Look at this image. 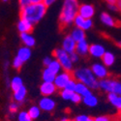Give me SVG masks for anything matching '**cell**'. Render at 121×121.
Segmentation results:
<instances>
[{
  "label": "cell",
  "mask_w": 121,
  "mask_h": 121,
  "mask_svg": "<svg viewBox=\"0 0 121 121\" xmlns=\"http://www.w3.org/2000/svg\"><path fill=\"white\" fill-rule=\"evenodd\" d=\"M72 37L75 39V41H77V42H79V41H82V40H84L85 34H84L83 29H82V28L75 29L73 31V33H72Z\"/></svg>",
  "instance_id": "obj_21"
},
{
  "label": "cell",
  "mask_w": 121,
  "mask_h": 121,
  "mask_svg": "<svg viewBox=\"0 0 121 121\" xmlns=\"http://www.w3.org/2000/svg\"><path fill=\"white\" fill-rule=\"evenodd\" d=\"M31 4H38V3H42L44 0H30Z\"/></svg>",
  "instance_id": "obj_41"
},
{
  "label": "cell",
  "mask_w": 121,
  "mask_h": 121,
  "mask_svg": "<svg viewBox=\"0 0 121 121\" xmlns=\"http://www.w3.org/2000/svg\"><path fill=\"white\" fill-rule=\"evenodd\" d=\"M60 121H75V120H72V119H67V118H63V119H61Z\"/></svg>",
  "instance_id": "obj_43"
},
{
  "label": "cell",
  "mask_w": 121,
  "mask_h": 121,
  "mask_svg": "<svg viewBox=\"0 0 121 121\" xmlns=\"http://www.w3.org/2000/svg\"><path fill=\"white\" fill-rule=\"evenodd\" d=\"M78 1L65 0L63 9L59 17V31L61 33L67 29L70 23L75 21V18L77 17L76 16L78 15Z\"/></svg>",
  "instance_id": "obj_1"
},
{
  "label": "cell",
  "mask_w": 121,
  "mask_h": 121,
  "mask_svg": "<svg viewBox=\"0 0 121 121\" xmlns=\"http://www.w3.org/2000/svg\"><path fill=\"white\" fill-rule=\"evenodd\" d=\"M74 94H75V91H70V90H67V89H62L61 92H60L61 97L66 101H71Z\"/></svg>",
  "instance_id": "obj_28"
},
{
  "label": "cell",
  "mask_w": 121,
  "mask_h": 121,
  "mask_svg": "<svg viewBox=\"0 0 121 121\" xmlns=\"http://www.w3.org/2000/svg\"><path fill=\"white\" fill-rule=\"evenodd\" d=\"M56 78V75L53 74L48 68H47L44 73H43V78H44V82H54Z\"/></svg>",
  "instance_id": "obj_22"
},
{
  "label": "cell",
  "mask_w": 121,
  "mask_h": 121,
  "mask_svg": "<svg viewBox=\"0 0 121 121\" xmlns=\"http://www.w3.org/2000/svg\"><path fill=\"white\" fill-rule=\"evenodd\" d=\"M72 79H75V75L73 71H70V72H64L63 74H60L58 76H56L55 80H54V84L56 85L57 89H64L67 85V83Z\"/></svg>",
  "instance_id": "obj_6"
},
{
  "label": "cell",
  "mask_w": 121,
  "mask_h": 121,
  "mask_svg": "<svg viewBox=\"0 0 121 121\" xmlns=\"http://www.w3.org/2000/svg\"><path fill=\"white\" fill-rule=\"evenodd\" d=\"M54 1H55V0H44V3L48 7L50 4H52Z\"/></svg>",
  "instance_id": "obj_39"
},
{
  "label": "cell",
  "mask_w": 121,
  "mask_h": 121,
  "mask_svg": "<svg viewBox=\"0 0 121 121\" xmlns=\"http://www.w3.org/2000/svg\"><path fill=\"white\" fill-rule=\"evenodd\" d=\"M63 48H64V50H66V52L69 53L75 52V50L77 48V45H76L75 39L72 36L66 37V39L63 42Z\"/></svg>",
  "instance_id": "obj_11"
},
{
  "label": "cell",
  "mask_w": 121,
  "mask_h": 121,
  "mask_svg": "<svg viewBox=\"0 0 121 121\" xmlns=\"http://www.w3.org/2000/svg\"><path fill=\"white\" fill-rule=\"evenodd\" d=\"M75 22L77 24V26L78 28H82V29H88L89 27H91L92 25V22L90 19H87V18H83L82 17L80 16H77V17L75 18Z\"/></svg>",
  "instance_id": "obj_14"
},
{
  "label": "cell",
  "mask_w": 121,
  "mask_h": 121,
  "mask_svg": "<svg viewBox=\"0 0 121 121\" xmlns=\"http://www.w3.org/2000/svg\"><path fill=\"white\" fill-rule=\"evenodd\" d=\"M94 121H112V119L106 115H100V116H96L94 118Z\"/></svg>",
  "instance_id": "obj_35"
},
{
  "label": "cell",
  "mask_w": 121,
  "mask_h": 121,
  "mask_svg": "<svg viewBox=\"0 0 121 121\" xmlns=\"http://www.w3.org/2000/svg\"><path fill=\"white\" fill-rule=\"evenodd\" d=\"M102 60L106 66H110L114 62V56L110 52H105L102 56Z\"/></svg>",
  "instance_id": "obj_24"
},
{
  "label": "cell",
  "mask_w": 121,
  "mask_h": 121,
  "mask_svg": "<svg viewBox=\"0 0 121 121\" xmlns=\"http://www.w3.org/2000/svg\"><path fill=\"white\" fill-rule=\"evenodd\" d=\"M75 121H94V118L90 117L88 115H85V114H80V115L76 116Z\"/></svg>",
  "instance_id": "obj_33"
},
{
  "label": "cell",
  "mask_w": 121,
  "mask_h": 121,
  "mask_svg": "<svg viewBox=\"0 0 121 121\" xmlns=\"http://www.w3.org/2000/svg\"><path fill=\"white\" fill-rule=\"evenodd\" d=\"M3 1H7V0H3Z\"/></svg>",
  "instance_id": "obj_46"
},
{
  "label": "cell",
  "mask_w": 121,
  "mask_h": 121,
  "mask_svg": "<svg viewBox=\"0 0 121 121\" xmlns=\"http://www.w3.org/2000/svg\"><path fill=\"white\" fill-rule=\"evenodd\" d=\"M18 108H19V103L16 102V101L9 105V112L11 113H16L18 110Z\"/></svg>",
  "instance_id": "obj_31"
},
{
  "label": "cell",
  "mask_w": 121,
  "mask_h": 121,
  "mask_svg": "<svg viewBox=\"0 0 121 121\" xmlns=\"http://www.w3.org/2000/svg\"><path fill=\"white\" fill-rule=\"evenodd\" d=\"M74 1H78V0H74Z\"/></svg>",
  "instance_id": "obj_47"
},
{
  "label": "cell",
  "mask_w": 121,
  "mask_h": 121,
  "mask_svg": "<svg viewBox=\"0 0 121 121\" xmlns=\"http://www.w3.org/2000/svg\"><path fill=\"white\" fill-rule=\"evenodd\" d=\"M113 43H114V44H115V45H116L117 47H119V48H121V42H120V43H117V42H113Z\"/></svg>",
  "instance_id": "obj_44"
},
{
  "label": "cell",
  "mask_w": 121,
  "mask_h": 121,
  "mask_svg": "<svg viewBox=\"0 0 121 121\" xmlns=\"http://www.w3.org/2000/svg\"><path fill=\"white\" fill-rule=\"evenodd\" d=\"M116 7H117V9L119 10V11L121 12V0H117V1H116Z\"/></svg>",
  "instance_id": "obj_40"
},
{
  "label": "cell",
  "mask_w": 121,
  "mask_h": 121,
  "mask_svg": "<svg viewBox=\"0 0 121 121\" xmlns=\"http://www.w3.org/2000/svg\"><path fill=\"white\" fill-rule=\"evenodd\" d=\"M55 102L50 99L48 97H44L42 98L41 100H40L39 102V107L40 108H41L42 110H44V112H52V110L54 109L55 108Z\"/></svg>",
  "instance_id": "obj_8"
},
{
  "label": "cell",
  "mask_w": 121,
  "mask_h": 121,
  "mask_svg": "<svg viewBox=\"0 0 121 121\" xmlns=\"http://www.w3.org/2000/svg\"><path fill=\"white\" fill-rule=\"evenodd\" d=\"M90 54H92L94 56H101L102 57L103 54L105 53L104 52V48L101 47V46H98V45H91L88 48Z\"/></svg>",
  "instance_id": "obj_19"
},
{
  "label": "cell",
  "mask_w": 121,
  "mask_h": 121,
  "mask_svg": "<svg viewBox=\"0 0 121 121\" xmlns=\"http://www.w3.org/2000/svg\"><path fill=\"white\" fill-rule=\"evenodd\" d=\"M47 9L48 6L45 3L30 4L27 7L21 8V19H27L31 23H36L46 14Z\"/></svg>",
  "instance_id": "obj_2"
},
{
  "label": "cell",
  "mask_w": 121,
  "mask_h": 121,
  "mask_svg": "<svg viewBox=\"0 0 121 121\" xmlns=\"http://www.w3.org/2000/svg\"><path fill=\"white\" fill-rule=\"evenodd\" d=\"M52 55L57 58L58 62L62 66L65 72L72 71V61L67 54L66 50L63 49H53L52 50Z\"/></svg>",
  "instance_id": "obj_5"
},
{
  "label": "cell",
  "mask_w": 121,
  "mask_h": 121,
  "mask_svg": "<svg viewBox=\"0 0 121 121\" xmlns=\"http://www.w3.org/2000/svg\"><path fill=\"white\" fill-rule=\"evenodd\" d=\"M28 112L30 116H31V118L34 120V119H37L40 116V114H41V108H40V107H37V106H32L29 108Z\"/></svg>",
  "instance_id": "obj_25"
},
{
  "label": "cell",
  "mask_w": 121,
  "mask_h": 121,
  "mask_svg": "<svg viewBox=\"0 0 121 121\" xmlns=\"http://www.w3.org/2000/svg\"><path fill=\"white\" fill-rule=\"evenodd\" d=\"M75 78L79 82H82L89 88L97 89L100 87V83L93 75L92 70L89 69H79L74 72Z\"/></svg>",
  "instance_id": "obj_3"
},
{
  "label": "cell",
  "mask_w": 121,
  "mask_h": 121,
  "mask_svg": "<svg viewBox=\"0 0 121 121\" xmlns=\"http://www.w3.org/2000/svg\"><path fill=\"white\" fill-rule=\"evenodd\" d=\"M33 119L30 116L28 112H25V110H22L18 113L17 115V121H32Z\"/></svg>",
  "instance_id": "obj_29"
},
{
  "label": "cell",
  "mask_w": 121,
  "mask_h": 121,
  "mask_svg": "<svg viewBox=\"0 0 121 121\" xmlns=\"http://www.w3.org/2000/svg\"><path fill=\"white\" fill-rule=\"evenodd\" d=\"M31 1L30 0H19V4H21V8H24L30 5Z\"/></svg>",
  "instance_id": "obj_36"
},
{
  "label": "cell",
  "mask_w": 121,
  "mask_h": 121,
  "mask_svg": "<svg viewBox=\"0 0 121 121\" xmlns=\"http://www.w3.org/2000/svg\"><path fill=\"white\" fill-rule=\"evenodd\" d=\"M18 29L19 31H21L22 33H32L33 31V25L32 23L28 22L27 19H21V22H19L18 23Z\"/></svg>",
  "instance_id": "obj_13"
},
{
  "label": "cell",
  "mask_w": 121,
  "mask_h": 121,
  "mask_svg": "<svg viewBox=\"0 0 121 121\" xmlns=\"http://www.w3.org/2000/svg\"><path fill=\"white\" fill-rule=\"evenodd\" d=\"M100 87L108 93H114L121 96V82L117 79H101Z\"/></svg>",
  "instance_id": "obj_4"
},
{
  "label": "cell",
  "mask_w": 121,
  "mask_h": 121,
  "mask_svg": "<svg viewBox=\"0 0 121 121\" xmlns=\"http://www.w3.org/2000/svg\"><path fill=\"white\" fill-rule=\"evenodd\" d=\"M21 36H22V39L23 43H24L26 46H28V47H33V46L35 45V40L33 39V37L29 36V34L22 33Z\"/></svg>",
  "instance_id": "obj_26"
},
{
  "label": "cell",
  "mask_w": 121,
  "mask_h": 121,
  "mask_svg": "<svg viewBox=\"0 0 121 121\" xmlns=\"http://www.w3.org/2000/svg\"><path fill=\"white\" fill-rule=\"evenodd\" d=\"M94 15V8L90 5H80L78 8V16L82 17L83 18L89 19Z\"/></svg>",
  "instance_id": "obj_9"
},
{
  "label": "cell",
  "mask_w": 121,
  "mask_h": 121,
  "mask_svg": "<svg viewBox=\"0 0 121 121\" xmlns=\"http://www.w3.org/2000/svg\"><path fill=\"white\" fill-rule=\"evenodd\" d=\"M91 70H92V72L93 74L100 78L101 79H104L105 78H107L108 76V73L107 72V70L103 67V66H101V65H98V64H94L92 67H91Z\"/></svg>",
  "instance_id": "obj_12"
},
{
  "label": "cell",
  "mask_w": 121,
  "mask_h": 121,
  "mask_svg": "<svg viewBox=\"0 0 121 121\" xmlns=\"http://www.w3.org/2000/svg\"><path fill=\"white\" fill-rule=\"evenodd\" d=\"M22 63H23V61L22 60L19 58L18 56H17L15 59H14V63H13V66H14V68H16L17 70H19L22 68Z\"/></svg>",
  "instance_id": "obj_34"
},
{
  "label": "cell",
  "mask_w": 121,
  "mask_h": 121,
  "mask_svg": "<svg viewBox=\"0 0 121 121\" xmlns=\"http://www.w3.org/2000/svg\"><path fill=\"white\" fill-rule=\"evenodd\" d=\"M118 115H119V118L121 119V109L119 110V114H118Z\"/></svg>",
  "instance_id": "obj_45"
},
{
  "label": "cell",
  "mask_w": 121,
  "mask_h": 121,
  "mask_svg": "<svg viewBox=\"0 0 121 121\" xmlns=\"http://www.w3.org/2000/svg\"><path fill=\"white\" fill-rule=\"evenodd\" d=\"M70 58H71V61H72V62H76V61H77V60H78V55H77L76 52L70 54Z\"/></svg>",
  "instance_id": "obj_37"
},
{
  "label": "cell",
  "mask_w": 121,
  "mask_h": 121,
  "mask_svg": "<svg viewBox=\"0 0 121 121\" xmlns=\"http://www.w3.org/2000/svg\"><path fill=\"white\" fill-rule=\"evenodd\" d=\"M82 102L87 107L93 108V107H96L98 105V99L93 94H90V95H87V96H85V97L82 98Z\"/></svg>",
  "instance_id": "obj_18"
},
{
  "label": "cell",
  "mask_w": 121,
  "mask_h": 121,
  "mask_svg": "<svg viewBox=\"0 0 121 121\" xmlns=\"http://www.w3.org/2000/svg\"><path fill=\"white\" fill-rule=\"evenodd\" d=\"M101 19H102V22L105 24H108L109 26L116 27V28L121 27V22L120 21H118V19H116V18L112 17L109 15H108L106 13H103L102 14V16H101Z\"/></svg>",
  "instance_id": "obj_10"
},
{
  "label": "cell",
  "mask_w": 121,
  "mask_h": 121,
  "mask_svg": "<svg viewBox=\"0 0 121 121\" xmlns=\"http://www.w3.org/2000/svg\"><path fill=\"white\" fill-rule=\"evenodd\" d=\"M76 82H77V80H75V79L70 80V82L67 83V85H66V87L64 89L70 90V91H76V87H77V83H78Z\"/></svg>",
  "instance_id": "obj_32"
},
{
  "label": "cell",
  "mask_w": 121,
  "mask_h": 121,
  "mask_svg": "<svg viewBox=\"0 0 121 121\" xmlns=\"http://www.w3.org/2000/svg\"><path fill=\"white\" fill-rule=\"evenodd\" d=\"M52 59L50 58H48V57H47V58H45V60H44V64L47 66V67H48V65L52 63Z\"/></svg>",
  "instance_id": "obj_38"
},
{
  "label": "cell",
  "mask_w": 121,
  "mask_h": 121,
  "mask_svg": "<svg viewBox=\"0 0 121 121\" xmlns=\"http://www.w3.org/2000/svg\"><path fill=\"white\" fill-rule=\"evenodd\" d=\"M47 68H48L53 74L57 75L58 71L60 70V63H59L58 61H52V63L48 65V67H47Z\"/></svg>",
  "instance_id": "obj_30"
},
{
  "label": "cell",
  "mask_w": 121,
  "mask_h": 121,
  "mask_svg": "<svg viewBox=\"0 0 121 121\" xmlns=\"http://www.w3.org/2000/svg\"><path fill=\"white\" fill-rule=\"evenodd\" d=\"M22 86H23L22 85V80L21 78L16 77V78H14L12 79V82H11V88H12V90L14 92L17 91V90L21 87H22Z\"/></svg>",
  "instance_id": "obj_23"
},
{
  "label": "cell",
  "mask_w": 121,
  "mask_h": 121,
  "mask_svg": "<svg viewBox=\"0 0 121 121\" xmlns=\"http://www.w3.org/2000/svg\"><path fill=\"white\" fill-rule=\"evenodd\" d=\"M26 93H27L26 88L24 86L21 87L17 90V91L14 92V100L16 101V102L21 104L22 102H23V101H24V99L26 97Z\"/></svg>",
  "instance_id": "obj_17"
},
{
  "label": "cell",
  "mask_w": 121,
  "mask_h": 121,
  "mask_svg": "<svg viewBox=\"0 0 121 121\" xmlns=\"http://www.w3.org/2000/svg\"><path fill=\"white\" fill-rule=\"evenodd\" d=\"M106 1H107L109 5H114V4H116L117 0H106Z\"/></svg>",
  "instance_id": "obj_42"
},
{
  "label": "cell",
  "mask_w": 121,
  "mask_h": 121,
  "mask_svg": "<svg viewBox=\"0 0 121 121\" xmlns=\"http://www.w3.org/2000/svg\"><path fill=\"white\" fill-rule=\"evenodd\" d=\"M17 56L21 58L23 62L26 61V60L30 57V50H29V48H21V49L18 50V55Z\"/></svg>",
  "instance_id": "obj_27"
},
{
  "label": "cell",
  "mask_w": 121,
  "mask_h": 121,
  "mask_svg": "<svg viewBox=\"0 0 121 121\" xmlns=\"http://www.w3.org/2000/svg\"><path fill=\"white\" fill-rule=\"evenodd\" d=\"M108 99L109 101V103L112 106H114L118 110L121 109V96L114 94V93H108Z\"/></svg>",
  "instance_id": "obj_15"
},
{
  "label": "cell",
  "mask_w": 121,
  "mask_h": 121,
  "mask_svg": "<svg viewBox=\"0 0 121 121\" xmlns=\"http://www.w3.org/2000/svg\"><path fill=\"white\" fill-rule=\"evenodd\" d=\"M87 50H88V46H87V44H86V42L84 41V40L78 42V44H77V52H78V54L83 56V55L86 54Z\"/></svg>",
  "instance_id": "obj_20"
},
{
  "label": "cell",
  "mask_w": 121,
  "mask_h": 121,
  "mask_svg": "<svg viewBox=\"0 0 121 121\" xmlns=\"http://www.w3.org/2000/svg\"><path fill=\"white\" fill-rule=\"evenodd\" d=\"M77 93H78L79 95H82V97H85L87 95H90L91 94V91H90V89L87 85H85L84 83L82 82H78L77 83V87H76V91Z\"/></svg>",
  "instance_id": "obj_16"
},
{
  "label": "cell",
  "mask_w": 121,
  "mask_h": 121,
  "mask_svg": "<svg viewBox=\"0 0 121 121\" xmlns=\"http://www.w3.org/2000/svg\"><path fill=\"white\" fill-rule=\"evenodd\" d=\"M56 89L57 87L54 84V82H44V83L40 86V91H41V94L44 97H48L52 95L53 93H55Z\"/></svg>",
  "instance_id": "obj_7"
}]
</instances>
